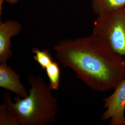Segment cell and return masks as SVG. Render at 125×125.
<instances>
[{"label": "cell", "mask_w": 125, "mask_h": 125, "mask_svg": "<svg viewBox=\"0 0 125 125\" xmlns=\"http://www.w3.org/2000/svg\"><path fill=\"white\" fill-rule=\"evenodd\" d=\"M53 49L62 66L94 91L114 89L125 79V58L93 34L62 40Z\"/></svg>", "instance_id": "cell-1"}, {"label": "cell", "mask_w": 125, "mask_h": 125, "mask_svg": "<svg viewBox=\"0 0 125 125\" xmlns=\"http://www.w3.org/2000/svg\"><path fill=\"white\" fill-rule=\"evenodd\" d=\"M28 81L31 86L27 97L16 95L11 100L8 93L4 95L10 115L17 125H46L57 121L58 101L52 93L49 85L40 76L30 74Z\"/></svg>", "instance_id": "cell-2"}, {"label": "cell", "mask_w": 125, "mask_h": 125, "mask_svg": "<svg viewBox=\"0 0 125 125\" xmlns=\"http://www.w3.org/2000/svg\"><path fill=\"white\" fill-rule=\"evenodd\" d=\"M92 34L125 58V6L97 16Z\"/></svg>", "instance_id": "cell-3"}, {"label": "cell", "mask_w": 125, "mask_h": 125, "mask_svg": "<svg viewBox=\"0 0 125 125\" xmlns=\"http://www.w3.org/2000/svg\"><path fill=\"white\" fill-rule=\"evenodd\" d=\"M112 94L103 100L106 110L102 115V120L110 119V125H125V79L114 89Z\"/></svg>", "instance_id": "cell-4"}, {"label": "cell", "mask_w": 125, "mask_h": 125, "mask_svg": "<svg viewBox=\"0 0 125 125\" xmlns=\"http://www.w3.org/2000/svg\"><path fill=\"white\" fill-rule=\"evenodd\" d=\"M22 26L17 21L0 20V62H7L12 55L11 50L12 37L19 34Z\"/></svg>", "instance_id": "cell-5"}, {"label": "cell", "mask_w": 125, "mask_h": 125, "mask_svg": "<svg viewBox=\"0 0 125 125\" xmlns=\"http://www.w3.org/2000/svg\"><path fill=\"white\" fill-rule=\"evenodd\" d=\"M0 87L9 90L21 98H25L28 94L19 75L8 66L7 62H0Z\"/></svg>", "instance_id": "cell-6"}, {"label": "cell", "mask_w": 125, "mask_h": 125, "mask_svg": "<svg viewBox=\"0 0 125 125\" xmlns=\"http://www.w3.org/2000/svg\"><path fill=\"white\" fill-rule=\"evenodd\" d=\"M125 6V0H92L91 7L97 16Z\"/></svg>", "instance_id": "cell-7"}, {"label": "cell", "mask_w": 125, "mask_h": 125, "mask_svg": "<svg viewBox=\"0 0 125 125\" xmlns=\"http://www.w3.org/2000/svg\"><path fill=\"white\" fill-rule=\"evenodd\" d=\"M49 78V86L52 90H58L60 83V69L58 62L52 61L45 69Z\"/></svg>", "instance_id": "cell-8"}, {"label": "cell", "mask_w": 125, "mask_h": 125, "mask_svg": "<svg viewBox=\"0 0 125 125\" xmlns=\"http://www.w3.org/2000/svg\"><path fill=\"white\" fill-rule=\"evenodd\" d=\"M31 52L35 54L33 56L34 60L43 70H45L53 61L52 55L47 50L41 51L35 47L31 49Z\"/></svg>", "instance_id": "cell-9"}, {"label": "cell", "mask_w": 125, "mask_h": 125, "mask_svg": "<svg viewBox=\"0 0 125 125\" xmlns=\"http://www.w3.org/2000/svg\"><path fill=\"white\" fill-rule=\"evenodd\" d=\"M0 125H17L10 115L4 101L0 106Z\"/></svg>", "instance_id": "cell-10"}, {"label": "cell", "mask_w": 125, "mask_h": 125, "mask_svg": "<svg viewBox=\"0 0 125 125\" xmlns=\"http://www.w3.org/2000/svg\"><path fill=\"white\" fill-rule=\"evenodd\" d=\"M19 0H0V14L1 15L2 11V5L4 1H6L10 4H14L17 3Z\"/></svg>", "instance_id": "cell-11"}]
</instances>
